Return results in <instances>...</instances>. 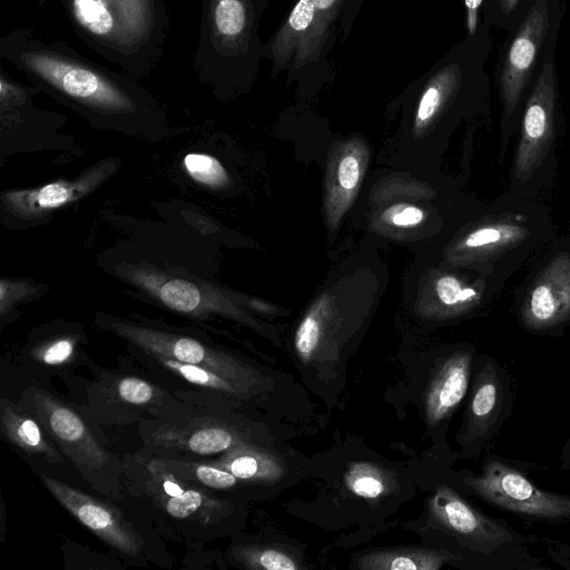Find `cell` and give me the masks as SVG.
I'll use <instances>...</instances> for the list:
<instances>
[{"label":"cell","instance_id":"cell-5","mask_svg":"<svg viewBox=\"0 0 570 570\" xmlns=\"http://www.w3.org/2000/svg\"><path fill=\"white\" fill-rule=\"evenodd\" d=\"M17 403L35 415L81 478L107 499L122 501L124 462L110 452L98 425L46 385L23 386Z\"/></svg>","mask_w":570,"mask_h":570},{"label":"cell","instance_id":"cell-21","mask_svg":"<svg viewBox=\"0 0 570 570\" xmlns=\"http://www.w3.org/2000/svg\"><path fill=\"white\" fill-rule=\"evenodd\" d=\"M475 357L473 348L463 347L442 362L428 395V415L432 423L450 417L465 397Z\"/></svg>","mask_w":570,"mask_h":570},{"label":"cell","instance_id":"cell-13","mask_svg":"<svg viewBox=\"0 0 570 570\" xmlns=\"http://www.w3.org/2000/svg\"><path fill=\"white\" fill-rule=\"evenodd\" d=\"M38 476L62 508L105 544L124 557H140L145 540L117 507L47 474Z\"/></svg>","mask_w":570,"mask_h":570},{"label":"cell","instance_id":"cell-19","mask_svg":"<svg viewBox=\"0 0 570 570\" xmlns=\"http://www.w3.org/2000/svg\"><path fill=\"white\" fill-rule=\"evenodd\" d=\"M115 169V163H105L72 180H59L37 188L7 191L2 195V203L8 212L17 217H41L50 210L81 199L104 183Z\"/></svg>","mask_w":570,"mask_h":570},{"label":"cell","instance_id":"cell-1","mask_svg":"<svg viewBox=\"0 0 570 570\" xmlns=\"http://www.w3.org/2000/svg\"><path fill=\"white\" fill-rule=\"evenodd\" d=\"M0 58L39 90L90 116L126 119L151 104L127 72L105 68L67 42L43 40L29 28L19 27L1 37Z\"/></svg>","mask_w":570,"mask_h":570},{"label":"cell","instance_id":"cell-34","mask_svg":"<svg viewBox=\"0 0 570 570\" xmlns=\"http://www.w3.org/2000/svg\"><path fill=\"white\" fill-rule=\"evenodd\" d=\"M560 466L570 472V436L564 442L560 451Z\"/></svg>","mask_w":570,"mask_h":570},{"label":"cell","instance_id":"cell-3","mask_svg":"<svg viewBox=\"0 0 570 570\" xmlns=\"http://www.w3.org/2000/svg\"><path fill=\"white\" fill-rule=\"evenodd\" d=\"M269 0H202L199 38L194 53L198 79L222 95L250 87L265 45L259 21Z\"/></svg>","mask_w":570,"mask_h":570},{"label":"cell","instance_id":"cell-10","mask_svg":"<svg viewBox=\"0 0 570 570\" xmlns=\"http://www.w3.org/2000/svg\"><path fill=\"white\" fill-rule=\"evenodd\" d=\"M229 410L195 406L173 419L141 421V450L158 458L203 460L250 445L247 426Z\"/></svg>","mask_w":570,"mask_h":570},{"label":"cell","instance_id":"cell-17","mask_svg":"<svg viewBox=\"0 0 570 570\" xmlns=\"http://www.w3.org/2000/svg\"><path fill=\"white\" fill-rule=\"evenodd\" d=\"M570 318V253L556 255L535 277L520 308L522 326L533 333L559 328Z\"/></svg>","mask_w":570,"mask_h":570},{"label":"cell","instance_id":"cell-20","mask_svg":"<svg viewBox=\"0 0 570 570\" xmlns=\"http://www.w3.org/2000/svg\"><path fill=\"white\" fill-rule=\"evenodd\" d=\"M0 432L10 445L29 458L48 464L63 462L65 455L38 419L4 396L0 399Z\"/></svg>","mask_w":570,"mask_h":570},{"label":"cell","instance_id":"cell-25","mask_svg":"<svg viewBox=\"0 0 570 570\" xmlns=\"http://www.w3.org/2000/svg\"><path fill=\"white\" fill-rule=\"evenodd\" d=\"M158 460L177 478L212 491L229 490L238 485L242 481L228 470L212 463L207 459L183 460L158 458Z\"/></svg>","mask_w":570,"mask_h":570},{"label":"cell","instance_id":"cell-27","mask_svg":"<svg viewBox=\"0 0 570 570\" xmlns=\"http://www.w3.org/2000/svg\"><path fill=\"white\" fill-rule=\"evenodd\" d=\"M184 165L194 180L210 188H223L230 181L226 169L213 156L188 154L184 159Z\"/></svg>","mask_w":570,"mask_h":570},{"label":"cell","instance_id":"cell-32","mask_svg":"<svg viewBox=\"0 0 570 570\" xmlns=\"http://www.w3.org/2000/svg\"><path fill=\"white\" fill-rule=\"evenodd\" d=\"M547 554L560 567L570 570V544L547 535L540 537Z\"/></svg>","mask_w":570,"mask_h":570},{"label":"cell","instance_id":"cell-7","mask_svg":"<svg viewBox=\"0 0 570 570\" xmlns=\"http://www.w3.org/2000/svg\"><path fill=\"white\" fill-rule=\"evenodd\" d=\"M432 511L438 523L476 560L479 568L548 569L529 550V546L540 543V537L522 533L507 521L483 513L454 489L440 487L432 500Z\"/></svg>","mask_w":570,"mask_h":570},{"label":"cell","instance_id":"cell-6","mask_svg":"<svg viewBox=\"0 0 570 570\" xmlns=\"http://www.w3.org/2000/svg\"><path fill=\"white\" fill-rule=\"evenodd\" d=\"M354 0H297L279 29L265 45L272 73L286 70L289 78L331 76L327 56L338 31L357 11Z\"/></svg>","mask_w":570,"mask_h":570},{"label":"cell","instance_id":"cell-9","mask_svg":"<svg viewBox=\"0 0 570 570\" xmlns=\"http://www.w3.org/2000/svg\"><path fill=\"white\" fill-rule=\"evenodd\" d=\"M527 463L488 454L479 472L466 471L460 482L470 493L528 524L570 523V494L540 488Z\"/></svg>","mask_w":570,"mask_h":570},{"label":"cell","instance_id":"cell-29","mask_svg":"<svg viewBox=\"0 0 570 570\" xmlns=\"http://www.w3.org/2000/svg\"><path fill=\"white\" fill-rule=\"evenodd\" d=\"M242 560L250 568H261L266 570H295L296 563L285 553L273 550L263 549L259 551H243L239 553Z\"/></svg>","mask_w":570,"mask_h":570},{"label":"cell","instance_id":"cell-28","mask_svg":"<svg viewBox=\"0 0 570 570\" xmlns=\"http://www.w3.org/2000/svg\"><path fill=\"white\" fill-rule=\"evenodd\" d=\"M347 483L353 493L365 499L379 498L385 491L383 479L368 466H360L351 472Z\"/></svg>","mask_w":570,"mask_h":570},{"label":"cell","instance_id":"cell-31","mask_svg":"<svg viewBox=\"0 0 570 570\" xmlns=\"http://www.w3.org/2000/svg\"><path fill=\"white\" fill-rule=\"evenodd\" d=\"M383 218L400 227L419 225L424 219L422 209L411 205L393 206L384 214Z\"/></svg>","mask_w":570,"mask_h":570},{"label":"cell","instance_id":"cell-23","mask_svg":"<svg viewBox=\"0 0 570 570\" xmlns=\"http://www.w3.org/2000/svg\"><path fill=\"white\" fill-rule=\"evenodd\" d=\"M464 72L456 60L445 58L422 75L415 83L419 98L415 109L414 128L426 127L458 92Z\"/></svg>","mask_w":570,"mask_h":570},{"label":"cell","instance_id":"cell-11","mask_svg":"<svg viewBox=\"0 0 570 570\" xmlns=\"http://www.w3.org/2000/svg\"><path fill=\"white\" fill-rule=\"evenodd\" d=\"M96 325L114 333L128 345L207 367L252 390L257 386L258 377L248 364L205 338L158 324L139 323L105 314L97 315Z\"/></svg>","mask_w":570,"mask_h":570},{"label":"cell","instance_id":"cell-18","mask_svg":"<svg viewBox=\"0 0 570 570\" xmlns=\"http://www.w3.org/2000/svg\"><path fill=\"white\" fill-rule=\"evenodd\" d=\"M548 27L547 3L544 0H538L522 21L504 61L501 92L507 114H511L520 100Z\"/></svg>","mask_w":570,"mask_h":570},{"label":"cell","instance_id":"cell-8","mask_svg":"<svg viewBox=\"0 0 570 570\" xmlns=\"http://www.w3.org/2000/svg\"><path fill=\"white\" fill-rule=\"evenodd\" d=\"M89 380H80L81 403H73L100 426H126L145 420H168L195 405L146 374L100 367L90 358Z\"/></svg>","mask_w":570,"mask_h":570},{"label":"cell","instance_id":"cell-15","mask_svg":"<svg viewBox=\"0 0 570 570\" xmlns=\"http://www.w3.org/2000/svg\"><path fill=\"white\" fill-rule=\"evenodd\" d=\"M554 69L543 66L528 99L520 141L514 157V177L528 180L546 157L554 134Z\"/></svg>","mask_w":570,"mask_h":570},{"label":"cell","instance_id":"cell-14","mask_svg":"<svg viewBox=\"0 0 570 570\" xmlns=\"http://www.w3.org/2000/svg\"><path fill=\"white\" fill-rule=\"evenodd\" d=\"M167 308L196 318L224 315L240 318V313L216 288L200 281L168 275L154 267L131 266L121 272Z\"/></svg>","mask_w":570,"mask_h":570},{"label":"cell","instance_id":"cell-12","mask_svg":"<svg viewBox=\"0 0 570 570\" xmlns=\"http://www.w3.org/2000/svg\"><path fill=\"white\" fill-rule=\"evenodd\" d=\"M472 377L460 440L466 456H479L490 451L510 419L515 390L508 368L490 355H476Z\"/></svg>","mask_w":570,"mask_h":570},{"label":"cell","instance_id":"cell-30","mask_svg":"<svg viewBox=\"0 0 570 570\" xmlns=\"http://www.w3.org/2000/svg\"><path fill=\"white\" fill-rule=\"evenodd\" d=\"M362 178V163L360 156L348 153L342 157L337 166V183L348 194L354 193Z\"/></svg>","mask_w":570,"mask_h":570},{"label":"cell","instance_id":"cell-2","mask_svg":"<svg viewBox=\"0 0 570 570\" xmlns=\"http://www.w3.org/2000/svg\"><path fill=\"white\" fill-rule=\"evenodd\" d=\"M79 39L136 80L158 63L168 30L165 0H60Z\"/></svg>","mask_w":570,"mask_h":570},{"label":"cell","instance_id":"cell-35","mask_svg":"<svg viewBox=\"0 0 570 570\" xmlns=\"http://www.w3.org/2000/svg\"><path fill=\"white\" fill-rule=\"evenodd\" d=\"M502 11L505 14H510L513 9L518 6L519 0H498Z\"/></svg>","mask_w":570,"mask_h":570},{"label":"cell","instance_id":"cell-24","mask_svg":"<svg viewBox=\"0 0 570 570\" xmlns=\"http://www.w3.org/2000/svg\"><path fill=\"white\" fill-rule=\"evenodd\" d=\"M462 558L461 554L451 551H387L364 557L360 567L379 570H436L448 561H460Z\"/></svg>","mask_w":570,"mask_h":570},{"label":"cell","instance_id":"cell-33","mask_svg":"<svg viewBox=\"0 0 570 570\" xmlns=\"http://www.w3.org/2000/svg\"><path fill=\"white\" fill-rule=\"evenodd\" d=\"M482 0H465L466 7V23L471 35L475 32L478 9Z\"/></svg>","mask_w":570,"mask_h":570},{"label":"cell","instance_id":"cell-16","mask_svg":"<svg viewBox=\"0 0 570 570\" xmlns=\"http://www.w3.org/2000/svg\"><path fill=\"white\" fill-rule=\"evenodd\" d=\"M83 342L82 334L76 331L39 333L11 354L7 363L30 377L31 383L45 384L55 376L67 380L88 360L81 348Z\"/></svg>","mask_w":570,"mask_h":570},{"label":"cell","instance_id":"cell-4","mask_svg":"<svg viewBox=\"0 0 570 570\" xmlns=\"http://www.w3.org/2000/svg\"><path fill=\"white\" fill-rule=\"evenodd\" d=\"M122 462L125 497L144 501L174 539L206 541L232 514V502L216 497L212 490L177 478L158 458L142 450L124 455Z\"/></svg>","mask_w":570,"mask_h":570},{"label":"cell","instance_id":"cell-22","mask_svg":"<svg viewBox=\"0 0 570 570\" xmlns=\"http://www.w3.org/2000/svg\"><path fill=\"white\" fill-rule=\"evenodd\" d=\"M528 227L515 216H502L471 229L458 244V250L468 259L497 258L522 243Z\"/></svg>","mask_w":570,"mask_h":570},{"label":"cell","instance_id":"cell-26","mask_svg":"<svg viewBox=\"0 0 570 570\" xmlns=\"http://www.w3.org/2000/svg\"><path fill=\"white\" fill-rule=\"evenodd\" d=\"M479 286L466 285L458 277L444 275L436 281L435 292L439 301L454 312L469 309L481 298Z\"/></svg>","mask_w":570,"mask_h":570}]
</instances>
